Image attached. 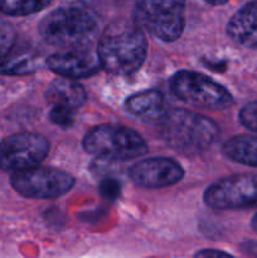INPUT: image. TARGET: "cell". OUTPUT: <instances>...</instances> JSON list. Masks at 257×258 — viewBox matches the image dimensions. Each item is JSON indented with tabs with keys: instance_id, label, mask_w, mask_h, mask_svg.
<instances>
[{
	"instance_id": "1",
	"label": "cell",
	"mask_w": 257,
	"mask_h": 258,
	"mask_svg": "<svg viewBox=\"0 0 257 258\" xmlns=\"http://www.w3.org/2000/svg\"><path fill=\"white\" fill-rule=\"evenodd\" d=\"M148 40L135 20H116L106 27L98 39L97 55L103 70L127 76L145 62Z\"/></svg>"
},
{
	"instance_id": "2",
	"label": "cell",
	"mask_w": 257,
	"mask_h": 258,
	"mask_svg": "<svg viewBox=\"0 0 257 258\" xmlns=\"http://www.w3.org/2000/svg\"><path fill=\"white\" fill-rule=\"evenodd\" d=\"M98 23L87 8L68 5L45 15L39 33L45 43L65 49L86 48L97 33Z\"/></svg>"
},
{
	"instance_id": "3",
	"label": "cell",
	"mask_w": 257,
	"mask_h": 258,
	"mask_svg": "<svg viewBox=\"0 0 257 258\" xmlns=\"http://www.w3.org/2000/svg\"><path fill=\"white\" fill-rule=\"evenodd\" d=\"M160 126L163 140L181 154L202 153L213 145L219 135L214 121L188 110H169Z\"/></svg>"
},
{
	"instance_id": "4",
	"label": "cell",
	"mask_w": 257,
	"mask_h": 258,
	"mask_svg": "<svg viewBox=\"0 0 257 258\" xmlns=\"http://www.w3.org/2000/svg\"><path fill=\"white\" fill-rule=\"evenodd\" d=\"M86 153L102 160L126 161L148 153V145L136 131L121 125H98L82 140Z\"/></svg>"
},
{
	"instance_id": "5",
	"label": "cell",
	"mask_w": 257,
	"mask_h": 258,
	"mask_svg": "<svg viewBox=\"0 0 257 258\" xmlns=\"http://www.w3.org/2000/svg\"><path fill=\"white\" fill-rule=\"evenodd\" d=\"M135 22L161 42H175L185 28V0H138Z\"/></svg>"
},
{
	"instance_id": "6",
	"label": "cell",
	"mask_w": 257,
	"mask_h": 258,
	"mask_svg": "<svg viewBox=\"0 0 257 258\" xmlns=\"http://www.w3.org/2000/svg\"><path fill=\"white\" fill-rule=\"evenodd\" d=\"M170 91L176 98L194 107L226 110L233 105V97L223 86L193 71L176 72L170 78Z\"/></svg>"
},
{
	"instance_id": "7",
	"label": "cell",
	"mask_w": 257,
	"mask_h": 258,
	"mask_svg": "<svg viewBox=\"0 0 257 258\" xmlns=\"http://www.w3.org/2000/svg\"><path fill=\"white\" fill-rule=\"evenodd\" d=\"M49 154V141L37 133H17L0 141V170L23 171L35 168Z\"/></svg>"
},
{
	"instance_id": "8",
	"label": "cell",
	"mask_w": 257,
	"mask_h": 258,
	"mask_svg": "<svg viewBox=\"0 0 257 258\" xmlns=\"http://www.w3.org/2000/svg\"><path fill=\"white\" fill-rule=\"evenodd\" d=\"M203 201L218 211L256 208L257 175L238 174L219 179L204 190Z\"/></svg>"
},
{
	"instance_id": "9",
	"label": "cell",
	"mask_w": 257,
	"mask_h": 258,
	"mask_svg": "<svg viewBox=\"0 0 257 258\" xmlns=\"http://www.w3.org/2000/svg\"><path fill=\"white\" fill-rule=\"evenodd\" d=\"M75 178L63 170L35 168L17 171L10 178V185L18 194L29 199H54L65 196L75 185Z\"/></svg>"
},
{
	"instance_id": "10",
	"label": "cell",
	"mask_w": 257,
	"mask_h": 258,
	"mask_svg": "<svg viewBox=\"0 0 257 258\" xmlns=\"http://www.w3.org/2000/svg\"><path fill=\"white\" fill-rule=\"evenodd\" d=\"M184 176V169L173 159L150 158L138 161L130 169L134 184L145 189L168 188L179 183Z\"/></svg>"
},
{
	"instance_id": "11",
	"label": "cell",
	"mask_w": 257,
	"mask_h": 258,
	"mask_svg": "<svg viewBox=\"0 0 257 258\" xmlns=\"http://www.w3.org/2000/svg\"><path fill=\"white\" fill-rule=\"evenodd\" d=\"M48 68L58 76L71 80L87 78L102 68L97 53L87 48L65 49L49 55L45 59Z\"/></svg>"
},
{
	"instance_id": "12",
	"label": "cell",
	"mask_w": 257,
	"mask_h": 258,
	"mask_svg": "<svg viewBox=\"0 0 257 258\" xmlns=\"http://www.w3.org/2000/svg\"><path fill=\"white\" fill-rule=\"evenodd\" d=\"M125 108L134 117L156 125H160L169 112L165 96L158 90H145L128 96Z\"/></svg>"
},
{
	"instance_id": "13",
	"label": "cell",
	"mask_w": 257,
	"mask_h": 258,
	"mask_svg": "<svg viewBox=\"0 0 257 258\" xmlns=\"http://www.w3.org/2000/svg\"><path fill=\"white\" fill-rule=\"evenodd\" d=\"M227 33L238 44L257 48V2H251L233 14Z\"/></svg>"
},
{
	"instance_id": "14",
	"label": "cell",
	"mask_w": 257,
	"mask_h": 258,
	"mask_svg": "<svg viewBox=\"0 0 257 258\" xmlns=\"http://www.w3.org/2000/svg\"><path fill=\"white\" fill-rule=\"evenodd\" d=\"M86 91L82 86L71 78H57L45 90V98L52 105L70 106L77 110L86 102Z\"/></svg>"
},
{
	"instance_id": "15",
	"label": "cell",
	"mask_w": 257,
	"mask_h": 258,
	"mask_svg": "<svg viewBox=\"0 0 257 258\" xmlns=\"http://www.w3.org/2000/svg\"><path fill=\"white\" fill-rule=\"evenodd\" d=\"M43 64V58L39 53L28 48L10 50L3 59H0V75L25 76L37 72Z\"/></svg>"
},
{
	"instance_id": "16",
	"label": "cell",
	"mask_w": 257,
	"mask_h": 258,
	"mask_svg": "<svg viewBox=\"0 0 257 258\" xmlns=\"http://www.w3.org/2000/svg\"><path fill=\"white\" fill-rule=\"evenodd\" d=\"M222 153L234 163L257 168V136H233L223 144Z\"/></svg>"
},
{
	"instance_id": "17",
	"label": "cell",
	"mask_w": 257,
	"mask_h": 258,
	"mask_svg": "<svg viewBox=\"0 0 257 258\" xmlns=\"http://www.w3.org/2000/svg\"><path fill=\"white\" fill-rule=\"evenodd\" d=\"M53 0H0V13L10 17H24L45 9Z\"/></svg>"
},
{
	"instance_id": "18",
	"label": "cell",
	"mask_w": 257,
	"mask_h": 258,
	"mask_svg": "<svg viewBox=\"0 0 257 258\" xmlns=\"http://www.w3.org/2000/svg\"><path fill=\"white\" fill-rule=\"evenodd\" d=\"M49 120L59 127H71L76 121V108L65 105H53V108L49 111Z\"/></svg>"
},
{
	"instance_id": "19",
	"label": "cell",
	"mask_w": 257,
	"mask_h": 258,
	"mask_svg": "<svg viewBox=\"0 0 257 258\" xmlns=\"http://www.w3.org/2000/svg\"><path fill=\"white\" fill-rule=\"evenodd\" d=\"M15 42V33L12 25L0 17V59L5 57Z\"/></svg>"
},
{
	"instance_id": "20",
	"label": "cell",
	"mask_w": 257,
	"mask_h": 258,
	"mask_svg": "<svg viewBox=\"0 0 257 258\" xmlns=\"http://www.w3.org/2000/svg\"><path fill=\"white\" fill-rule=\"evenodd\" d=\"M239 121L246 128L257 133V101L242 107L239 111Z\"/></svg>"
},
{
	"instance_id": "21",
	"label": "cell",
	"mask_w": 257,
	"mask_h": 258,
	"mask_svg": "<svg viewBox=\"0 0 257 258\" xmlns=\"http://www.w3.org/2000/svg\"><path fill=\"white\" fill-rule=\"evenodd\" d=\"M98 191L101 196L110 201H115L120 197L121 193V183L115 178H103L98 184Z\"/></svg>"
},
{
	"instance_id": "22",
	"label": "cell",
	"mask_w": 257,
	"mask_h": 258,
	"mask_svg": "<svg viewBox=\"0 0 257 258\" xmlns=\"http://www.w3.org/2000/svg\"><path fill=\"white\" fill-rule=\"evenodd\" d=\"M193 258H234L231 254L218 249H202L194 254Z\"/></svg>"
},
{
	"instance_id": "23",
	"label": "cell",
	"mask_w": 257,
	"mask_h": 258,
	"mask_svg": "<svg viewBox=\"0 0 257 258\" xmlns=\"http://www.w3.org/2000/svg\"><path fill=\"white\" fill-rule=\"evenodd\" d=\"M204 2H207L208 4L212 5H223L226 4V3H228L229 0H204Z\"/></svg>"
},
{
	"instance_id": "24",
	"label": "cell",
	"mask_w": 257,
	"mask_h": 258,
	"mask_svg": "<svg viewBox=\"0 0 257 258\" xmlns=\"http://www.w3.org/2000/svg\"><path fill=\"white\" fill-rule=\"evenodd\" d=\"M252 227H253L254 231L257 232V213L254 214V217L252 218Z\"/></svg>"
}]
</instances>
